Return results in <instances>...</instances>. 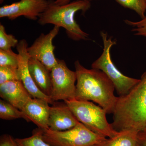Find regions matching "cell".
I'll return each mask as SVG.
<instances>
[{"label": "cell", "instance_id": "6da1fadb", "mask_svg": "<svg viewBox=\"0 0 146 146\" xmlns=\"http://www.w3.org/2000/svg\"><path fill=\"white\" fill-rule=\"evenodd\" d=\"M74 65L77 78L75 99L92 101L107 114H113L118 97L114 94L115 87L112 82L102 71L86 69L78 60L75 61Z\"/></svg>", "mask_w": 146, "mask_h": 146}, {"label": "cell", "instance_id": "7a4b0ae2", "mask_svg": "<svg viewBox=\"0 0 146 146\" xmlns=\"http://www.w3.org/2000/svg\"><path fill=\"white\" fill-rule=\"evenodd\" d=\"M112 127L117 131L145 129L146 123V71L140 81L125 96L118 97Z\"/></svg>", "mask_w": 146, "mask_h": 146}, {"label": "cell", "instance_id": "3957f363", "mask_svg": "<svg viewBox=\"0 0 146 146\" xmlns=\"http://www.w3.org/2000/svg\"><path fill=\"white\" fill-rule=\"evenodd\" d=\"M91 6L90 1L87 0H77L63 5H57L54 1L49 0L48 5L40 14L38 23L42 26L50 24L63 27L68 37L73 40H87L89 35L81 29L74 17L78 11H81L84 13Z\"/></svg>", "mask_w": 146, "mask_h": 146}, {"label": "cell", "instance_id": "277c9868", "mask_svg": "<svg viewBox=\"0 0 146 146\" xmlns=\"http://www.w3.org/2000/svg\"><path fill=\"white\" fill-rule=\"evenodd\" d=\"M65 102L80 122L97 134L111 138L119 133L108 122L106 117L107 113L100 106L89 101L75 99L65 101Z\"/></svg>", "mask_w": 146, "mask_h": 146}, {"label": "cell", "instance_id": "5b68a950", "mask_svg": "<svg viewBox=\"0 0 146 146\" xmlns=\"http://www.w3.org/2000/svg\"><path fill=\"white\" fill-rule=\"evenodd\" d=\"M103 42V51L101 55L92 63V68L102 71L111 80L115 86V90L119 96H125L140 81V79L132 78L123 74L118 70L111 59L110 50L116 41L108 37L104 32H101Z\"/></svg>", "mask_w": 146, "mask_h": 146}, {"label": "cell", "instance_id": "8992f818", "mask_svg": "<svg viewBox=\"0 0 146 146\" xmlns=\"http://www.w3.org/2000/svg\"><path fill=\"white\" fill-rule=\"evenodd\" d=\"M44 140L52 146H100L106 138L99 135L79 122L68 130H43Z\"/></svg>", "mask_w": 146, "mask_h": 146}, {"label": "cell", "instance_id": "52a82bcc", "mask_svg": "<svg viewBox=\"0 0 146 146\" xmlns=\"http://www.w3.org/2000/svg\"><path fill=\"white\" fill-rule=\"evenodd\" d=\"M52 91L50 98L54 102L75 98L76 74L69 69L64 60L58 59L50 71Z\"/></svg>", "mask_w": 146, "mask_h": 146}, {"label": "cell", "instance_id": "ba28073f", "mask_svg": "<svg viewBox=\"0 0 146 146\" xmlns=\"http://www.w3.org/2000/svg\"><path fill=\"white\" fill-rule=\"evenodd\" d=\"M59 30L60 27L54 26L48 34L40 35L33 44L27 48L30 57L39 60L50 71L58 63V58L54 55L55 47L52 41Z\"/></svg>", "mask_w": 146, "mask_h": 146}, {"label": "cell", "instance_id": "9c48e42d", "mask_svg": "<svg viewBox=\"0 0 146 146\" xmlns=\"http://www.w3.org/2000/svg\"><path fill=\"white\" fill-rule=\"evenodd\" d=\"M49 0H21L0 8V18L14 20L21 16L33 21L38 19L48 5Z\"/></svg>", "mask_w": 146, "mask_h": 146}, {"label": "cell", "instance_id": "30bf717a", "mask_svg": "<svg viewBox=\"0 0 146 146\" xmlns=\"http://www.w3.org/2000/svg\"><path fill=\"white\" fill-rule=\"evenodd\" d=\"M28 47L27 42L25 39L21 40L16 46L18 52V69L21 81L33 98L46 100L50 104H53L55 102L39 90L32 78L28 68V61L30 56L28 52Z\"/></svg>", "mask_w": 146, "mask_h": 146}, {"label": "cell", "instance_id": "8fae6325", "mask_svg": "<svg viewBox=\"0 0 146 146\" xmlns=\"http://www.w3.org/2000/svg\"><path fill=\"white\" fill-rule=\"evenodd\" d=\"M79 121L70 108L64 104H55L50 109L49 129L54 131H63L75 126Z\"/></svg>", "mask_w": 146, "mask_h": 146}, {"label": "cell", "instance_id": "7c38bea8", "mask_svg": "<svg viewBox=\"0 0 146 146\" xmlns=\"http://www.w3.org/2000/svg\"><path fill=\"white\" fill-rule=\"evenodd\" d=\"M46 100L32 98L24 106L22 111L27 119L43 130L49 129L48 120L50 106Z\"/></svg>", "mask_w": 146, "mask_h": 146}, {"label": "cell", "instance_id": "4fadbf2b", "mask_svg": "<svg viewBox=\"0 0 146 146\" xmlns=\"http://www.w3.org/2000/svg\"><path fill=\"white\" fill-rule=\"evenodd\" d=\"M0 96L21 110L33 98L21 80L8 82L0 84Z\"/></svg>", "mask_w": 146, "mask_h": 146}, {"label": "cell", "instance_id": "5bb4252c", "mask_svg": "<svg viewBox=\"0 0 146 146\" xmlns=\"http://www.w3.org/2000/svg\"><path fill=\"white\" fill-rule=\"evenodd\" d=\"M28 68L37 88L50 98L52 91L50 71L39 60L31 57L28 61Z\"/></svg>", "mask_w": 146, "mask_h": 146}, {"label": "cell", "instance_id": "9a60e30c", "mask_svg": "<svg viewBox=\"0 0 146 146\" xmlns=\"http://www.w3.org/2000/svg\"><path fill=\"white\" fill-rule=\"evenodd\" d=\"M138 133L133 130L119 131L114 137L106 138L100 146H138Z\"/></svg>", "mask_w": 146, "mask_h": 146}, {"label": "cell", "instance_id": "2e32d148", "mask_svg": "<svg viewBox=\"0 0 146 146\" xmlns=\"http://www.w3.org/2000/svg\"><path fill=\"white\" fill-rule=\"evenodd\" d=\"M0 118L5 120L23 118L27 121L26 117L22 110L4 100H0Z\"/></svg>", "mask_w": 146, "mask_h": 146}, {"label": "cell", "instance_id": "e0dca14e", "mask_svg": "<svg viewBox=\"0 0 146 146\" xmlns=\"http://www.w3.org/2000/svg\"><path fill=\"white\" fill-rule=\"evenodd\" d=\"M43 133V130L38 127L33 131L31 136L15 140L18 146H52L44 141Z\"/></svg>", "mask_w": 146, "mask_h": 146}, {"label": "cell", "instance_id": "ac0fdd59", "mask_svg": "<svg viewBox=\"0 0 146 146\" xmlns=\"http://www.w3.org/2000/svg\"><path fill=\"white\" fill-rule=\"evenodd\" d=\"M125 8L134 11L142 19L145 18L146 11L145 0H115Z\"/></svg>", "mask_w": 146, "mask_h": 146}, {"label": "cell", "instance_id": "d6986e66", "mask_svg": "<svg viewBox=\"0 0 146 146\" xmlns=\"http://www.w3.org/2000/svg\"><path fill=\"white\" fill-rule=\"evenodd\" d=\"M14 80H21L18 68L10 66L0 67V84Z\"/></svg>", "mask_w": 146, "mask_h": 146}, {"label": "cell", "instance_id": "ffe728a7", "mask_svg": "<svg viewBox=\"0 0 146 146\" xmlns=\"http://www.w3.org/2000/svg\"><path fill=\"white\" fill-rule=\"evenodd\" d=\"M18 40L13 35L8 34L6 31L5 27L0 25V49L8 50L17 46Z\"/></svg>", "mask_w": 146, "mask_h": 146}, {"label": "cell", "instance_id": "44dd1931", "mask_svg": "<svg viewBox=\"0 0 146 146\" xmlns=\"http://www.w3.org/2000/svg\"><path fill=\"white\" fill-rule=\"evenodd\" d=\"M18 54L13 52L11 49H0V67L10 66L18 68Z\"/></svg>", "mask_w": 146, "mask_h": 146}, {"label": "cell", "instance_id": "7402d4cb", "mask_svg": "<svg viewBox=\"0 0 146 146\" xmlns=\"http://www.w3.org/2000/svg\"><path fill=\"white\" fill-rule=\"evenodd\" d=\"M125 23L128 25L133 27L131 31L134 33L135 35L146 37V16L141 21L138 22L126 20Z\"/></svg>", "mask_w": 146, "mask_h": 146}, {"label": "cell", "instance_id": "603a6c76", "mask_svg": "<svg viewBox=\"0 0 146 146\" xmlns=\"http://www.w3.org/2000/svg\"><path fill=\"white\" fill-rule=\"evenodd\" d=\"M0 146H18L15 139L8 134H4L1 137Z\"/></svg>", "mask_w": 146, "mask_h": 146}, {"label": "cell", "instance_id": "cb8c5ba5", "mask_svg": "<svg viewBox=\"0 0 146 146\" xmlns=\"http://www.w3.org/2000/svg\"><path fill=\"white\" fill-rule=\"evenodd\" d=\"M138 146H146V129L139 131L138 135Z\"/></svg>", "mask_w": 146, "mask_h": 146}, {"label": "cell", "instance_id": "d4e9b609", "mask_svg": "<svg viewBox=\"0 0 146 146\" xmlns=\"http://www.w3.org/2000/svg\"><path fill=\"white\" fill-rule=\"evenodd\" d=\"M71 0H56L54 1V3L56 4L59 5H63L67 4L70 3ZM91 1V0H87Z\"/></svg>", "mask_w": 146, "mask_h": 146}, {"label": "cell", "instance_id": "484cf974", "mask_svg": "<svg viewBox=\"0 0 146 146\" xmlns=\"http://www.w3.org/2000/svg\"><path fill=\"white\" fill-rule=\"evenodd\" d=\"M5 0H0V3H2Z\"/></svg>", "mask_w": 146, "mask_h": 146}, {"label": "cell", "instance_id": "4316f807", "mask_svg": "<svg viewBox=\"0 0 146 146\" xmlns=\"http://www.w3.org/2000/svg\"><path fill=\"white\" fill-rule=\"evenodd\" d=\"M145 129H146V123L145 127Z\"/></svg>", "mask_w": 146, "mask_h": 146}, {"label": "cell", "instance_id": "83f0119b", "mask_svg": "<svg viewBox=\"0 0 146 146\" xmlns=\"http://www.w3.org/2000/svg\"><path fill=\"white\" fill-rule=\"evenodd\" d=\"M145 1L146 4V0H145Z\"/></svg>", "mask_w": 146, "mask_h": 146}]
</instances>
